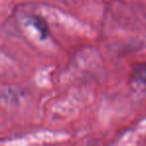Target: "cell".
<instances>
[{
    "mask_svg": "<svg viewBox=\"0 0 146 146\" xmlns=\"http://www.w3.org/2000/svg\"><path fill=\"white\" fill-rule=\"evenodd\" d=\"M32 23L35 27L38 29L39 33H40V39L41 40H45L48 38L49 36V28L47 25L46 21L42 19L39 16H33L32 17Z\"/></svg>",
    "mask_w": 146,
    "mask_h": 146,
    "instance_id": "2",
    "label": "cell"
},
{
    "mask_svg": "<svg viewBox=\"0 0 146 146\" xmlns=\"http://www.w3.org/2000/svg\"><path fill=\"white\" fill-rule=\"evenodd\" d=\"M131 83L138 88H146V64L137 65L131 76Z\"/></svg>",
    "mask_w": 146,
    "mask_h": 146,
    "instance_id": "1",
    "label": "cell"
}]
</instances>
